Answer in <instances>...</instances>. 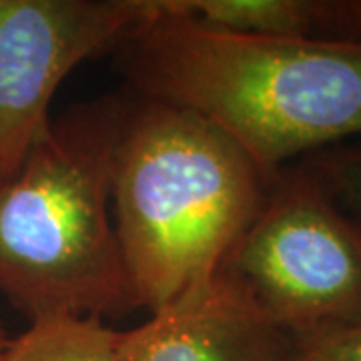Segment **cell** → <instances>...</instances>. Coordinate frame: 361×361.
Instances as JSON below:
<instances>
[{"label":"cell","instance_id":"obj_1","mask_svg":"<svg viewBox=\"0 0 361 361\" xmlns=\"http://www.w3.org/2000/svg\"><path fill=\"white\" fill-rule=\"evenodd\" d=\"M151 2L113 51L135 94L203 116L267 175L361 135V42L241 35Z\"/></svg>","mask_w":361,"mask_h":361},{"label":"cell","instance_id":"obj_2","mask_svg":"<svg viewBox=\"0 0 361 361\" xmlns=\"http://www.w3.org/2000/svg\"><path fill=\"white\" fill-rule=\"evenodd\" d=\"M275 175L203 116L133 92L111 211L139 307L155 313L209 283Z\"/></svg>","mask_w":361,"mask_h":361},{"label":"cell","instance_id":"obj_3","mask_svg":"<svg viewBox=\"0 0 361 361\" xmlns=\"http://www.w3.org/2000/svg\"><path fill=\"white\" fill-rule=\"evenodd\" d=\"M130 103L121 92L73 106L0 187V295L28 322L141 310L111 211Z\"/></svg>","mask_w":361,"mask_h":361},{"label":"cell","instance_id":"obj_4","mask_svg":"<svg viewBox=\"0 0 361 361\" xmlns=\"http://www.w3.org/2000/svg\"><path fill=\"white\" fill-rule=\"evenodd\" d=\"M223 269L289 334L361 325V219L305 159L277 171Z\"/></svg>","mask_w":361,"mask_h":361},{"label":"cell","instance_id":"obj_5","mask_svg":"<svg viewBox=\"0 0 361 361\" xmlns=\"http://www.w3.org/2000/svg\"><path fill=\"white\" fill-rule=\"evenodd\" d=\"M153 14L151 0H0V187L51 129L63 80Z\"/></svg>","mask_w":361,"mask_h":361},{"label":"cell","instance_id":"obj_6","mask_svg":"<svg viewBox=\"0 0 361 361\" xmlns=\"http://www.w3.org/2000/svg\"><path fill=\"white\" fill-rule=\"evenodd\" d=\"M121 361H297L295 339L233 273L187 291L118 334Z\"/></svg>","mask_w":361,"mask_h":361},{"label":"cell","instance_id":"obj_7","mask_svg":"<svg viewBox=\"0 0 361 361\" xmlns=\"http://www.w3.org/2000/svg\"><path fill=\"white\" fill-rule=\"evenodd\" d=\"M197 23L271 39L361 42V0H165Z\"/></svg>","mask_w":361,"mask_h":361},{"label":"cell","instance_id":"obj_8","mask_svg":"<svg viewBox=\"0 0 361 361\" xmlns=\"http://www.w3.org/2000/svg\"><path fill=\"white\" fill-rule=\"evenodd\" d=\"M118 334L101 317H40L8 339L4 361H121Z\"/></svg>","mask_w":361,"mask_h":361},{"label":"cell","instance_id":"obj_9","mask_svg":"<svg viewBox=\"0 0 361 361\" xmlns=\"http://www.w3.org/2000/svg\"><path fill=\"white\" fill-rule=\"evenodd\" d=\"M343 211L361 219V145H336L305 157Z\"/></svg>","mask_w":361,"mask_h":361},{"label":"cell","instance_id":"obj_10","mask_svg":"<svg viewBox=\"0 0 361 361\" xmlns=\"http://www.w3.org/2000/svg\"><path fill=\"white\" fill-rule=\"evenodd\" d=\"M291 336L297 361H361V325H329Z\"/></svg>","mask_w":361,"mask_h":361},{"label":"cell","instance_id":"obj_11","mask_svg":"<svg viewBox=\"0 0 361 361\" xmlns=\"http://www.w3.org/2000/svg\"><path fill=\"white\" fill-rule=\"evenodd\" d=\"M8 339L11 337L6 336V329H4V325L0 322V361H4V351H6V345H8Z\"/></svg>","mask_w":361,"mask_h":361}]
</instances>
